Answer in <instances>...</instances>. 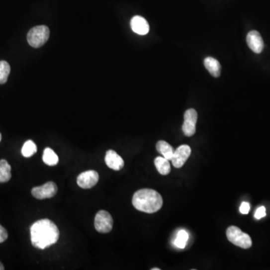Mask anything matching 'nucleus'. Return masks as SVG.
Returning <instances> with one entry per match:
<instances>
[{
    "mask_svg": "<svg viewBox=\"0 0 270 270\" xmlns=\"http://www.w3.org/2000/svg\"><path fill=\"white\" fill-rule=\"evenodd\" d=\"M37 152L36 144L33 141L29 140L26 141L22 147L21 153L25 158H29L33 156Z\"/></svg>",
    "mask_w": 270,
    "mask_h": 270,
    "instance_id": "a211bd4d",
    "label": "nucleus"
},
{
    "mask_svg": "<svg viewBox=\"0 0 270 270\" xmlns=\"http://www.w3.org/2000/svg\"><path fill=\"white\" fill-rule=\"evenodd\" d=\"M204 66L208 72L215 78H218L221 75V65L215 58L206 57L204 60Z\"/></svg>",
    "mask_w": 270,
    "mask_h": 270,
    "instance_id": "ddd939ff",
    "label": "nucleus"
},
{
    "mask_svg": "<svg viewBox=\"0 0 270 270\" xmlns=\"http://www.w3.org/2000/svg\"><path fill=\"white\" fill-rule=\"evenodd\" d=\"M1 140H2V135L0 134V141H1Z\"/></svg>",
    "mask_w": 270,
    "mask_h": 270,
    "instance_id": "a878e982",
    "label": "nucleus"
},
{
    "mask_svg": "<svg viewBox=\"0 0 270 270\" xmlns=\"http://www.w3.org/2000/svg\"><path fill=\"white\" fill-rule=\"evenodd\" d=\"M156 150H158L160 154L162 155L164 158L171 160L172 159L173 155H174V150L172 146L170 145L168 143L165 141H159L156 144Z\"/></svg>",
    "mask_w": 270,
    "mask_h": 270,
    "instance_id": "4468645a",
    "label": "nucleus"
},
{
    "mask_svg": "<svg viewBox=\"0 0 270 270\" xmlns=\"http://www.w3.org/2000/svg\"><path fill=\"white\" fill-rule=\"evenodd\" d=\"M160 269L159 268H153L152 269V270H159Z\"/></svg>",
    "mask_w": 270,
    "mask_h": 270,
    "instance_id": "393cba45",
    "label": "nucleus"
},
{
    "mask_svg": "<svg viewBox=\"0 0 270 270\" xmlns=\"http://www.w3.org/2000/svg\"><path fill=\"white\" fill-rule=\"evenodd\" d=\"M5 270V267H4V266L2 265V263L0 262V270Z\"/></svg>",
    "mask_w": 270,
    "mask_h": 270,
    "instance_id": "b1692460",
    "label": "nucleus"
},
{
    "mask_svg": "<svg viewBox=\"0 0 270 270\" xmlns=\"http://www.w3.org/2000/svg\"><path fill=\"white\" fill-rule=\"evenodd\" d=\"M11 72L9 64L6 61H0V84H4L7 82L8 75Z\"/></svg>",
    "mask_w": 270,
    "mask_h": 270,
    "instance_id": "6ab92c4d",
    "label": "nucleus"
},
{
    "mask_svg": "<svg viewBox=\"0 0 270 270\" xmlns=\"http://www.w3.org/2000/svg\"><path fill=\"white\" fill-rule=\"evenodd\" d=\"M113 225V218L107 211H99L95 215V228L98 232L107 234L111 231Z\"/></svg>",
    "mask_w": 270,
    "mask_h": 270,
    "instance_id": "39448f33",
    "label": "nucleus"
},
{
    "mask_svg": "<svg viewBox=\"0 0 270 270\" xmlns=\"http://www.w3.org/2000/svg\"><path fill=\"white\" fill-rule=\"evenodd\" d=\"M197 121V113L194 109H188L185 112L184 122L182 125V131L185 135L191 137L195 134Z\"/></svg>",
    "mask_w": 270,
    "mask_h": 270,
    "instance_id": "0eeeda50",
    "label": "nucleus"
},
{
    "mask_svg": "<svg viewBox=\"0 0 270 270\" xmlns=\"http://www.w3.org/2000/svg\"><path fill=\"white\" fill-rule=\"evenodd\" d=\"M188 240V234L185 231H179L177 239L174 241V244L180 249H184L186 246L187 241Z\"/></svg>",
    "mask_w": 270,
    "mask_h": 270,
    "instance_id": "aec40b11",
    "label": "nucleus"
},
{
    "mask_svg": "<svg viewBox=\"0 0 270 270\" xmlns=\"http://www.w3.org/2000/svg\"><path fill=\"white\" fill-rule=\"evenodd\" d=\"M99 175L95 171H87L80 174L77 179L78 185L84 189L92 188L98 183Z\"/></svg>",
    "mask_w": 270,
    "mask_h": 270,
    "instance_id": "6e6552de",
    "label": "nucleus"
},
{
    "mask_svg": "<svg viewBox=\"0 0 270 270\" xmlns=\"http://www.w3.org/2000/svg\"><path fill=\"white\" fill-rule=\"evenodd\" d=\"M249 210H250V204L247 202H243L240 207V212L246 215V214L249 213Z\"/></svg>",
    "mask_w": 270,
    "mask_h": 270,
    "instance_id": "5701e85b",
    "label": "nucleus"
},
{
    "mask_svg": "<svg viewBox=\"0 0 270 270\" xmlns=\"http://www.w3.org/2000/svg\"><path fill=\"white\" fill-rule=\"evenodd\" d=\"M11 165L6 160H0V183L8 182L11 180Z\"/></svg>",
    "mask_w": 270,
    "mask_h": 270,
    "instance_id": "2eb2a0df",
    "label": "nucleus"
},
{
    "mask_svg": "<svg viewBox=\"0 0 270 270\" xmlns=\"http://www.w3.org/2000/svg\"><path fill=\"white\" fill-rule=\"evenodd\" d=\"M131 27L133 32L138 35H147L150 31V26L145 18L141 16H134L131 20Z\"/></svg>",
    "mask_w": 270,
    "mask_h": 270,
    "instance_id": "9b49d317",
    "label": "nucleus"
},
{
    "mask_svg": "<svg viewBox=\"0 0 270 270\" xmlns=\"http://www.w3.org/2000/svg\"><path fill=\"white\" fill-rule=\"evenodd\" d=\"M57 190L58 188L54 182H48L44 185L32 188V194L38 200H44L54 197L57 193Z\"/></svg>",
    "mask_w": 270,
    "mask_h": 270,
    "instance_id": "423d86ee",
    "label": "nucleus"
},
{
    "mask_svg": "<svg viewBox=\"0 0 270 270\" xmlns=\"http://www.w3.org/2000/svg\"><path fill=\"white\" fill-rule=\"evenodd\" d=\"M226 234L228 240L231 243L242 248V249H249L252 246V241L250 236L246 233H243L237 227H229L227 230Z\"/></svg>",
    "mask_w": 270,
    "mask_h": 270,
    "instance_id": "20e7f679",
    "label": "nucleus"
},
{
    "mask_svg": "<svg viewBox=\"0 0 270 270\" xmlns=\"http://www.w3.org/2000/svg\"><path fill=\"white\" fill-rule=\"evenodd\" d=\"M191 150L189 146H180L174 151L172 159H171L173 165L176 168H182L191 156Z\"/></svg>",
    "mask_w": 270,
    "mask_h": 270,
    "instance_id": "1a4fd4ad",
    "label": "nucleus"
},
{
    "mask_svg": "<svg viewBox=\"0 0 270 270\" xmlns=\"http://www.w3.org/2000/svg\"><path fill=\"white\" fill-rule=\"evenodd\" d=\"M49 36L50 30L48 26L44 25L35 26L28 32V43L32 48H41L48 41Z\"/></svg>",
    "mask_w": 270,
    "mask_h": 270,
    "instance_id": "7ed1b4c3",
    "label": "nucleus"
},
{
    "mask_svg": "<svg viewBox=\"0 0 270 270\" xmlns=\"http://www.w3.org/2000/svg\"><path fill=\"white\" fill-rule=\"evenodd\" d=\"M247 44L255 54H261L264 48V40L258 31H251L247 35Z\"/></svg>",
    "mask_w": 270,
    "mask_h": 270,
    "instance_id": "9d476101",
    "label": "nucleus"
},
{
    "mask_svg": "<svg viewBox=\"0 0 270 270\" xmlns=\"http://www.w3.org/2000/svg\"><path fill=\"white\" fill-rule=\"evenodd\" d=\"M42 159L43 162L49 166H55L59 162V158L55 152L48 147L44 150Z\"/></svg>",
    "mask_w": 270,
    "mask_h": 270,
    "instance_id": "f3484780",
    "label": "nucleus"
},
{
    "mask_svg": "<svg viewBox=\"0 0 270 270\" xmlns=\"http://www.w3.org/2000/svg\"><path fill=\"white\" fill-rule=\"evenodd\" d=\"M31 242L34 247L44 249L55 244L60 237L57 225L49 219H41L30 228Z\"/></svg>",
    "mask_w": 270,
    "mask_h": 270,
    "instance_id": "f257e3e1",
    "label": "nucleus"
},
{
    "mask_svg": "<svg viewBox=\"0 0 270 270\" xmlns=\"http://www.w3.org/2000/svg\"><path fill=\"white\" fill-rule=\"evenodd\" d=\"M155 165H156V169L158 170L159 174H162V175H168L171 173V168L169 160L165 159V158L161 157V156L156 158Z\"/></svg>",
    "mask_w": 270,
    "mask_h": 270,
    "instance_id": "dca6fc26",
    "label": "nucleus"
},
{
    "mask_svg": "<svg viewBox=\"0 0 270 270\" xmlns=\"http://www.w3.org/2000/svg\"><path fill=\"white\" fill-rule=\"evenodd\" d=\"M105 163L108 168L114 171H120L125 165L122 157L111 150L106 153Z\"/></svg>",
    "mask_w": 270,
    "mask_h": 270,
    "instance_id": "f8f14e48",
    "label": "nucleus"
},
{
    "mask_svg": "<svg viewBox=\"0 0 270 270\" xmlns=\"http://www.w3.org/2000/svg\"><path fill=\"white\" fill-rule=\"evenodd\" d=\"M8 239V233L6 230L0 224V243H3Z\"/></svg>",
    "mask_w": 270,
    "mask_h": 270,
    "instance_id": "4be33fe9",
    "label": "nucleus"
},
{
    "mask_svg": "<svg viewBox=\"0 0 270 270\" xmlns=\"http://www.w3.org/2000/svg\"><path fill=\"white\" fill-rule=\"evenodd\" d=\"M132 203L134 208L141 212L154 213L162 207L163 199L155 190L144 188L134 193Z\"/></svg>",
    "mask_w": 270,
    "mask_h": 270,
    "instance_id": "f03ea898",
    "label": "nucleus"
},
{
    "mask_svg": "<svg viewBox=\"0 0 270 270\" xmlns=\"http://www.w3.org/2000/svg\"><path fill=\"white\" fill-rule=\"evenodd\" d=\"M266 215H267V213H266V208L264 206H261L255 212V218L256 219H261V218L265 217Z\"/></svg>",
    "mask_w": 270,
    "mask_h": 270,
    "instance_id": "412c9836",
    "label": "nucleus"
}]
</instances>
